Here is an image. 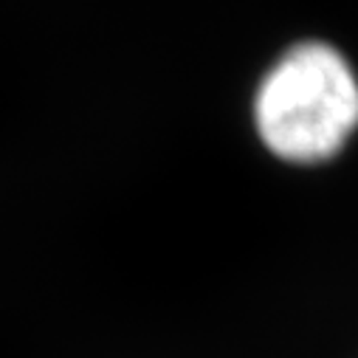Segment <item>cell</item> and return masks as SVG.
<instances>
[{
	"mask_svg": "<svg viewBox=\"0 0 358 358\" xmlns=\"http://www.w3.org/2000/svg\"><path fill=\"white\" fill-rule=\"evenodd\" d=\"M259 144L291 166H319L344 152L358 133V73L330 43L285 48L251 99Z\"/></svg>",
	"mask_w": 358,
	"mask_h": 358,
	"instance_id": "cell-1",
	"label": "cell"
}]
</instances>
